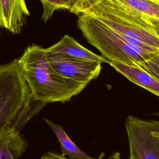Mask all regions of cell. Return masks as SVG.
<instances>
[{"label":"cell","mask_w":159,"mask_h":159,"mask_svg":"<svg viewBox=\"0 0 159 159\" xmlns=\"http://www.w3.org/2000/svg\"><path fill=\"white\" fill-rule=\"evenodd\" d=\"M109 64L131 82L159 97V80L146 71L139 66L120 63L110 62Z\"/></svg>","instance_id":"9c48e42d"},{"label":"cell","mask_w":159,"mask_h":159,"mask_svg":"<svg viewBox=\"0 0 159 159\" xmlns=\"http://www.w3.org/2000/svg\"><path fill=\"white\" fill-rule=\"evenodd\" d=\"M104 155H105V153L104 152H102L100 154L98 158H97V159H121L120 153L118 152H116L114 153L112 155H111L109 157H108L107 158H104Z\"/></svg>","instance_id":"9a60e30c"},{"label":"cell","mask_w":159,"mask_h":159,"mask_svg":"<svg viewBox=\"0 0 159 159\" xmlns=\"http://www.w3.org/2000/svg\"><path fill=\"white\" fill-rule=\"evenodd\" d=\"M141 16L159 22V0H119Z\"/></svg>","instance_id":"8fae6325"},{"label":"cell","mask_w":159,"mask_h":159,"mask_svg":"<svg viewBox=\"0 0 159 159\" xmlns=\"http://www.w3.org/2000/svg\"><path fill=\"white\" fill-rule=\"evenodd\" d=\"M158 116H159V113H158Z\"/></svg>","instance_id":"ac0fdd59"},{"label":"cell","mask_w":159,"mask_h":159,"mask_svg":"<svg viewBox=\"0 0 159 159\" xmlns=\"http://www.w3.org/2000/svg\"><path fill=\"white\" fill-rule=\"evenodd\" d=\"M47 58L57 73L86 86L98 76L101 70L100 63L81 60L61 53L47 51Z\"/></svg>","instance_id":"8992f818"},{"label":"cell","mask_w":159,"mask_h":159,"mask_svg":"<svg viewBox=\"0 0 159 159\" xmlns=\"http://www.w3.org/2000/svg\"><path fill=\"white\" fill-rule=\"evenodd\" d=\"M43 6V14L42 20L47 22L53 13L60 9L70 11L72 6L71 0H40Z\"/></svg>","instance_id":"7c38bea8"},{"label":"cell","mask_w":159,"mask_h":159,"mask_svg":"<svg viewBox=\"0 0 159 159\" xmlns=\"http://www.w3.org/2000/svg\"><path fill=\"white\" fill-rule=\"evenodd\" d=\"M139 66L159 80V52L153 53L150 58L140 63Z\"/></svg>","instance_id":"4fadbf2b"},{"label":"cell","mask_w":159,"mask_h":159,"mask_svg":"<svg viewBox=\"0 0 159 159\" xmlns=\"http://www.w3.org/2000/svg\"><path fill=\"white\" fill-rule=\"evenodd\" d=\"M43 119L57 136L60 143L62 156H68V159H97L90 157L81 150L68 137L62 126L47 119Z\"/></svg>","instance_id":"30bf717a"},{"label":"cell","mask_w":159,"mask_h":159,"mask_svg":"<svg viewBox=\"0 0 159 159\" xmlns=\"http://www.w3.org/2000/svg\"><path fill=\"white\" fill-rule=\"evenodd\" d=\"M23 76L34 100L45 104L69 101L80 93L86 86L57 73L47 58L46 48L29 46L19 58Z\"/></svg>","instance_id":"6da1fadb"},{"label":"cell","mask_w":159,"mask_h":159,"mask_svg":"<svg viewBox=\"0 0 159 159\" xmlns=\"http://www.w3.org/2000/svg\"><path fill=\"white\" fill-rule=\"evenodd\" d=\"M29 16L25 0H0L1 27L19 34Z\"/></svg>","instance_id":"52a82bcc"},{"label":"cell","mask_w":159,"mask_h":159,"mask_svg":"<svg viewBox=\"0 0 159 159\" xmlns=\"http://www.w3.org/2000/svg\"><path fill=\"white\" fill-rule=\"evenodd\" d=\"M71 1H72V6H71V9L70 11L71 12H72L75 9V7H76V5L78 4V0H71Z\"/></svg>","instance_id":"e0dca14e"},{"label":"cell","mask_w":159,"mask_h":159,"mask_svg":"<svg viewBox=\"0 0 159 159\" xmlns=\"http://www.w3.org/2000/svg\"><path fill=\"white\" fill-rule=\"evenodd\" d=\"M83 13L99 19L142 52L148 54L159 52V37L149 19L120 1L99 0Z\"/></svg>","instance_id":"3957f363"},{"label":"cell","mask_w":159,"mask_h":159,"mask_svg":"<svg viewBox=\"0 0 159 159\" xmlns=\"http://www.w3.org/2000/svg\"><path fill=\"white\" fill-rule=\"evenodd\" d=\"M99 0H78V4L72 13L78 15L84 11L89 6L96 2Z\"/></svg>","instance_id":"5bb4252c"},{"label":"cell","mask_w":159,"mask_h":159,"mask_svg":"<svg viewBox=\"0 0 159 159\" xmlns=\"http://www.w3.org/2000/svg\"><path fill=\"white\" fill-rule=\"evenodd\" d=\"M45 105L33 98L19 59L0 65V131L20 132Z\"/></svg>","instance_id":"7a4b0ae2"},{"label":"cell","mask_w":159,"mask_h":159,"mask_svg":"<svg viewBox=\"0 0 159 159\" xmlns=\"http://www.w3.org/2000/svg\"><path fill=\"white\" fill-rule=\"evenodd\" d=\"M149 20L152 23L153 30L155 31V32L157 35V36L159 37V22L154 20H152L150 19H149Z\"/></svg>","instance_id":"2e32d148"},{"label":"cell","mask_w":159,"mask_h":159,"mask_svg":"<svg viewBox=\"0 0 159 159\" xmlns=\"http://www.w3.org/2000/svg\"><path fill=\"white\" fill-rule=\"evenodd\" d=\"M125 125L129 143V159H159V120L129 116Z\"/></svg>","instance_id":"5b68a950"},{"label":"cell","mask_w":159,"mask_h":159,"mask_svg":"<svg viewBox=\"0 0 159 159\" xmlns=\"http://www.w3.org/2000/svg\"><path fill=\"white\" fill-rule=\"evenodd\" d=\"M46 50L48 52L61 53L81 60L101 64L102 63H109L107 59L88 50L68 35H65L59 42L46 48Z\"/></svg>","instance_id":"ba28073f"},{"label":"cell","mask_w":159,"mask_h":159,"mask_svg":"<svg viewBox=\"0 0 159 159\" xmlns=\"http://www.w3.org/2000/svg\"><path fill=\"white\" fill-rule=\"evenodd\" d=\"M0 28H1V25H0Z\"/></svg>","instance_id":"d6986e66"},{"label":"cell","mask_w":159,"mask_h":159,"mask_svg":"<svg viewBox=\"0 0 159 159\" xmlns=\"http://www.w3.org/2000/svg\"><path fill=\"white\" fill-rule=\"evenodd\" d=\"M78 16V27L88 42L95 47L109 63L137 66L153 54L146 53L139 50L96 17L85 13Z\"/></svg>","instance_id":"277c9868"}]
</instances>
